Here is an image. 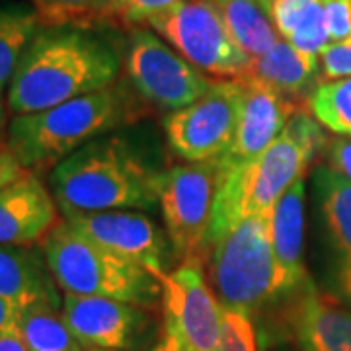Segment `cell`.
Here are the masks:
<instances>
[{"instance_id": "cell-1", "label": "cell", "mask_w": 351, "mask_h": 351, "mask_svg": "<svg viewBox=\"0 0 351 351\" xmlns=\"http://www.w3.org/2000/svg\"><path fill=\"white\" fill-rule=\"evenodd\" d=\"M123 55L90 25H41L29 41L8 86L14 115L49 110L117 84Z\"/></svg>"}, {"instance_id": "cell-2", "label": "cell", "mask_w": 351, "mask_h": 351, "mask_svg": "<svg viewBox=\"0 0 351 351\" xmlns=\"http://www.w3.org/2000/svg\"><path fill=\"white\" fill-rule=\"evenodd\" d=\"M160 168L123 133H106L59 162L49 189L63 217L100 211H152Z\"/></svg>"}, {"instance_id": "cell-3", "label": "cell", "mask_w": 351, "mask_h": 351, "mask_svg": "<svg viewBox=\"0 0 351 351\" xmlns=\"http://www.w3.org/2000/svg\"><path fill=\"white\" fill-rule=\"evenodd\" d=\"M326 149L324 127L314 119L313 113L295 112L281 135L258 158L217 170L207 246L242 219L271 213L279 197L297 180L304 178L306 168Z\"/></svg>"}, {"instance_id": "cell-4", "label": "cell", "mask_w": 351, "mask_h": 351, "mask_svg": "<svg viewBox=\"0 0 351 351\" xmlns=\"http://www.w3.org/2000/svg\"><path fill=\"white\" fill-rule=\"evenodd\" d=\"M137 108L125 86L113 84L49 110L14 115L6 149L27 172L53 170L94 138L135 119Z\"/></svg>"}, {"instance_id": "cell-5", "label": "cell", "mask_w": 351, "mask_h": 351, "mask_svg": "<svg viewBox=\"0 0 351 351\" xmlns=\"http://www.w3.org/2000/svg\"><path fill=\"white\" fill-rule=\"evenodd\" d=\"M269 215L242 219L207 246L215 295L225 311L252 318L269 304L293 297L274 256Z\"/></svg>"}, {"instance_id": "cell-6", "label": "cell", "mask_w": 351, "mask_h": 351, "mask_svg": "<svg viewBox=\"0 0 351 351\" xmlns=\"http://www.w3.org/2000/svg\"><path fill=\"white\" fill-rule=\"evenodd\" d=\"M41 250L64 293L108 297L143 308H151L162 299L160 281L151 271L104 250L64 219L41 240Z\"/></svg>"}, {"instance_id": "cell-7", "label": "cell", "mask_w": 351, "mask_h": 351, "mask_svg": "<svg viewBox=\"0 0 351 351\" xmlns=\"http://www.w3.org/2000/svg\"><path fill=\"white\" fill-rule=\"evenodd\" d=\"M152 32L201 73L239 80L250 57L230 38L213 0H186L149 18Z\"/></svg>"}, {"instance_id": "cell-8", "label": "cell", "mask_w": 351, "mask_h": 351, "mask_svg": "<svg viewBox=\"0 0 351 351\" xmlns=\"http://www.w3.org/2000/svg\"><path fill=\"white\" fill-rule=\"evenodd\" d=\"M123 66L138 96L170 113L197 101L213 84L205 73L145 27L131 29Z\"/></svg>"}, {"instance_id": "cell-9", "label": "cell", "mask_w": 351, "mask_h": 351, "mask_svg": "<svg viewBox=\"0 0 351 351\" xmlns=\"http://www.w3.org/2000/svg\"><path fill=\"white\" fill-rule=\"evenodd\" d=\"M239 80H213L199 100L172 112L164 119L170 149L184 162H213L230 147L242 113Z\"/></svg>"}, {"instance_id": "cell-10", "label": "cell", "mask_w": 351, "mask_h": 351, "mask_svg": "<svg viewBox=\"0 0 351 351\" xmlns=\"http://www.w3.org/2000/svg\"><path fill=\"white\" fill-rule=\"evenodd\" d=\"M203 258H186L156 279L162 287L164 332L186 351H219L225 306L203 276Z\"/></svg>"}, {"instance_id": "cell-11", "label": "cell", "mask_w": 351, "mask_h": 351, "mask_svg": "<svg viewBox=\"0 0 351 351\" xmlns=\"http://www.w3.org/2000/svg\"><path fill=\"white\" fill-rule=\"evenodd\" d=\"M217 162L176 164L158 178V207L178 260L203 258L211 225Z\"/></svg>"}, {"instance_id": "cell-12", "label": "cell", "mask_w": 351, "mask_h": 351, "mask_svg": "<svg viewBox=\"0 0 351 351\" xmlns=\"http://www.w3.org/2000/svg\"><path fill=\"white\" fill-rule=\"evenodd\" d=\"M64 221L104 250L133 262L158 277L170 271L176 250L168 234L143 211L119 209L69 215Z\"/></svg>"}, {"instance_id": "cell-13", "label": "cell", "mask_w": 351, "mask_h": 351, "mask_svg": "<svg viewBox=\"0 0 351 351\" xmlns=\"http://www.w3.org/2000/svg\"><path fill=\"white\" fill-rule=\"evenodd\" d=\"M63 316L86 350L138 351L156 334L143 306L108 297L64 293Z\"/></svg>"}, {"instance_id": "cell-14", "label": "cell", "mask_w": 351, "mask_h": 351, "mask_svg": "<svg viewBox=\"0 0 351 351\" xmlns=\"http://www.w3.org/2000/svg\"><path fill=\"white\" fill-rule=\"evenodd\" d=\"M313 186L328 283L341 301L351 302V182L330 166H318Z\"/></svg>"}, {"instance_id": "cell-15", "label": "cell", "mask_w": 351, "mask_h": 351, "mask_svg": "<svg viewBox=\"0 0 351 351\" xmlns=\"http://www.w3.org/2000/svg\"><path fill=\"white\" fill-rule=\"evenodd\" d=\"M239 82L244 92L239 129L228 151L215 160L217 170L234 168L258 158L281 135L291 115L297 112L293 101L250 76H242Z\"/></svg>"}, {"instance_id": "cell-16", "label": "cell", "mask_w": 351, "mask_h": 351, "mask_svg": "<svg viewBox=\"0 0 351 351\" xmlns=\"http://www.w3.org/2000/svg\"><path fill=\"white\" fill-rule=\"evenodd\" d=\"M287 320L302 351H351V311L314 281L291 297Z\"/></svg>"}, {"instance_id": "cell-17", "label": "cell", "mask_w": 351, "mask_h": 351, "mask_svg": "<svg viewBox=\"0 0 351 351\" xmlns=\"http://www.w3.org/2000/svg\"><path fill=\"white\" fill-rule=\"evenodd\" d=\"M57 201L38 174L25 172L0 189V244L32 246L57 225Z\"/></svg>"}, {"instance_id": "cell-18", "label": "cell", "mask_w": 351, "mask_h": 351, "mask_svg": "<svg viewBox=\"0 0 351 351\" xmlns=\"http://www.w3.org/2000/svg\"><path fill=\"white\" fill-rule=\"evenodd\" d=\"M57 287L41 248L0 244V295L18 311L38 304L63 308Z\"/></svg>"}, {"instance_id": "cell-19", "label": "cell", "mask_w": 351, "mask_h": 351, "mask_svg": "<svg viewBox=\"0 0 351 351\" xmlns=\"http://www.w3.org/2000/svg\"><path fill=\"white\" fill-rule=\"evenodd\" d=\"M304 205L306 184L301 178L279 197L269 215L274 256L291 295L313 281L304 265Z\"/></svg>"}, {"instance_id": "cell-20", "label": "cell", "mask_w": 351, "mask_h": 351, "mask_svg": "<svg viewBox=\"0 0 351 351\" xmlns=\"http://www.w3.org/2000/svg\"><path fill=\"white\" fill-rule=\"evenodd\" d=\"M244 76L262 82L297 106L299 100L308 101L320 84V61L306 57L281 38L265 55L252 59Z\"/></svg>"}, {"instance_id": "cell-21", "label": "cell", "mask_w": 351, "mask_h": 351, "mask_svg": "<svg viewBox=\"0 0 351 351\" xmlns=\"http://www.w3.org/2000/svg\"><path fill=\"white\" fill-rule=\"evenodd\" d=\"M271 18L279 36L306 57L320 61L328 38L324 0H271Z\"/></svg>"}, {"instance_id": "cell-22", "label": "cell", "mask_w": 351, "mask_h": 351, "mask_svg": "<svg viewBox=\"0 0 351 351\" xmlns=\"http://www.w3.org/2000/svg\"><path fill=\"white\" fill-rule=\"evenodd\" d=\"M230 38L250 59H258L281 39L271 12L256 0H213Z\"/></svg>"}, {"instance_id": "cell-23", "label": "cell", "mask_w": 351, "mask_h": 351, "mask_svg": "<svg viewBox=\"0 0 351 351\" xmlns=\"http://www.w3.org/2000/svg\"><path fill=\"white\" fill-rule=\"evenodd\" d=\"M18 334L25 351H86L66 324L63 308L51 304L29 306L20 313Z\"/></svg>"}, {"instance_id": "cell-24", "label": "cell", "mask_w": 351, "mask_h": 351, "mask_svg": "<svg viewBox=\"0 0 351 351\" xmlns=\"http://www.w3.org/2000/svg\"><path fill=\"white\" fill-rule=\"evenodd\" d=\"M41 25L36 8L0 6V94L10 86L16 66Z\"/></svg>"}, {"instance_id": "cell-25", "label": "cell", "mask_w": 351, "mask_h": 351, "mask_svg": "<svg viewBox=\"0 0 351 351\" xmlns=\"http://www.w3.org/2000/svg\"><path fill=\"white\" fill-rule=\"evenodd\" d=\"M306 104L308 112L324 129L351 137V78L320 82Z\"/></svg>"}, {"instance_id": "cell-26", "label": "cell", "mask_w": 351, "mask_h": 351, "mask_svg": "<svg viewBox=\"0 0 351 351\" xmlns=\"http://www.w3.org/2000/svg\"><path fill=\"white\" fill-rule=\"evenodd\" d=\"M41 16L43 25L76 24L94 27L117 18L113 0H27Z\"/></svg>"}, {"instance_id": "cell-27", "label": "cell", "mask_w": 351, "mask_h": 351, "mask_svg": "<svg viewBox=\"0 0 351 351\" xmlns=\"http://www.w3.org/2000/svg\"><path fill=\"white\" fill-rule=\"evenodd\" d=\"M219 351H260L256 328L248 314L225 311V328Z\"/></svg>"}, {"instance_id": "cell-28", "label": "cell", "mask_w": 351, "mask_h": 351, "mask_svg": "<svg viewBox=\"0 0 351 351\" xmlns=\"http://www.w3.org/2000/svg\"><path fill=\"white\" fill-rule=\"evenodd\" d=\"M351 78V38L328 43L320 53V82Z\"/></svg>"}, {"instance_id": "cell-29", "label": "cell", "mask_w": 351, "mask_h": 351, "mask_svg": "<svg viewBox=\"0 0 351 351\" xmlns=\"http://www.w3.org/2000/svg\"><path fill=\"white\" fill-rule=\"evenodd\" d=\"M186 0H113L117 18H121L127 24H141L156 14L172 8Z\"/></svg>"}, {"instance_id": "cell-30", "label": "cell", "mask_w": 351, "mask_h": 351, "mask_svg": "<svg viewBox=\"0 0 351 351\" xmlns=\"http://www.w3.org/2000/svg\"><path fill=\"white\" fill-rule=\"evenodd\" d=\"M324 18L330 43L351 38V0H324Z\"/></svg>"}, {"instance_id": "cell-31", "label": "cell", "mask_w": 351, "mask_h": 351, "mask_svg": "<svg viewBox=\"0 0 351 351\" xmlns=\"http://www.w3.org/2000/svg\"><path fill=\"white\" fill-rule=\"evenodd\" d=\"M328 166L351 182V137H339L328 143Z\"/></svg>"}, {"instance_id": "cell-32", "label": "cell", "mask_w": 351, "mask_h": 351, "mask_svg": "<svg viewBox=\"0 0 351 351\" xmlns=\"http://www.w3.org/2000/svg\"><path fill=\"white\" fill-rule=\"evenodd\" d=\"M25 172L27 170H24L22 164L14 158L12 152L8 151V149L0 151V189L16 182V180H20Z\"/></svg>"}, {"instance_id": "cell-33", "label": "cell", "mask_w": 351, "mask_h": 351, "mask_svg": "<svg viewBox=\"0 0 351 351\" xmlns=\"http://www.w3.org/2000/svg\"><path fill=\"white\" fill-rule=\"evenodd\" d=\"M20 313L12 302L0 295V334H18Z\"/></svg>"}, {"instance_id": "cell-34", "label": "cell", "mask_w": 351, "mask_h": 351, "mask_svg": "<svg viewBox=\"0 0 351 351\" xmlns=\"http://www.w3.org/2000/svg\"><path fill=\"white\" fill-rule=\"evenodd\" d=\"M0 351H25L20 334H0Z\"/></svg>"}, {"instance_id": "cell-35", "label": "cell", "mask_w": 351, "mask_h": 351, "mask_svg": "<svg viewBox=\"0 0 351 351\" xmlns=\"http://www.w3.org/2000/svg\"><path fill=\"white\" fill-rule=\"evenodd\" d=\"M151 351H186L184 350V346L174 338V336H170V334H166L164 332V338L152 348Z\"/></svg>"}, {"instance_id": "cell-36", "label": "cell", "mask_w": 351, "mask_h": 351, "mask_svg": "<svg viewBox=\"0 0 351 351\" xmlns=\"http://www.w3.org/2000/svg\"><path fill=\"white\" fill-rule=\"evenodd\" d=\"M6 138H8V125H6V106L0 94V151L6 149Z\"/></svg>"}, {"instance_id": "cell-37", "label": "cell", "mask_w": 351, "mask_h": 351, "mask_svg": "<svg viewBox=\"0 0 351 351\" xmlns=\"http://www.w3.org/2000/svg\"><path fill=\"white\" fill-rule=\"evenodd\" d=\"M256 2H260L263 8H267V10H271V0H256Z\"/></svg>"}, {"instance_id": "cell-38", "label": "cell", "mask_w": 351, "mask_h": 351, "mask_svg": "<svg viewBox=\"0 0 351 351\" xmlns=\"http://www.w3.org/2000/svg\"><path fill=\"white\" fill-rule=\"evenodd\" d=\"M88 351H112V350H88Z\"/></svg>"}]
</instances>
